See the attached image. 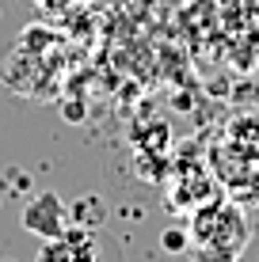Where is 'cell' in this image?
I'll return each mask as SVG.
<instances>
[{
    "mask_svg": "<svg viewBox=\"0 0 259 262\" xmlns=\"http://www.w3.org/2000/svg\"><path fill=\"white\" fill-rule=\"evenodd\" d=\"M206 160L221 190L259 202V114H233L206 137Z\"/></svg>",
    "mask_w": 259,
    "mask_h": 262,
    "instance_id": "cell-1",
    "label": "cell"
},
{
    "mask_svg": "<svg viewBox=\"0 0 259 262\" xmlns=\"http://www.w3.org/2000/svg\"><path fill=\"white\" fill-rule=\"evenodd\" d=\"M34 262H95V236L88 228H65L42 243Z\"/></svg>",
    "mask_w": 259,
    "mask_h": 262,
    "instance_id": "cell-6",
    "label": "cell"
},
{
    "mask_svg": "<svg viewBox=\"0 0 259 262\" xmlns=\"http://www.w3.org/2000/svg\"><path fill=\"white\" fill-rule=\"evenodd\" d=\"M225 4H233V0H225Z\"/></svg>",
    "mask_w": 259,
    "mask_h": 262,
    "instance_id": "cell-8",
    "label": "cell"
},
{
    "mask_svg": "<svg viewBox=\"0 0 259 262\" xmlns=\"http://www.w3.org/2000/svg\"><path fill=\"white\" fill-rule=\"evenodd\" d=\"M23 228L38 239H53L69 228V209L61 205V198L53 190H42L31 205L23 209Z\"/></svg>",
    "mask_w": 259,
    "mask_h": 262,
    "instance_id": "cell-5",
    "label": "cell"
},
{
    "mask_svg": "<svg viewBox=\"0 0 259 262\" xmlns=\"http://www.w3.org/2000/svg\"><path fill=\"white\" fill-rule=\"evenodd\" d=\"M76 0H34V8H38L42 15H50V19H61V15H69V8H73Z\"/></svg>",
    "mask_w": 259,
    "mask_h": 262,
    "instance_id": "cell-7",
    "label": "cell"
},
{
    "mask_svg": "<svg viewBox=\"0 0 259 262\" xmlns=\"http://www.w3.org/2000/svg\"><path fill=\"white\" fill-rule=\"evenodd\" d=\"M187 258L191 262H240L252 228H248L244 205L229 194H217L187 213Z\"/></svg>",
    "mask_w": 259,
    "mask_h": 262,
    "instance_id": "cell-2",
    "label": "cell"
},
{
    "mask_svg": "<svg viewBox=\"0 0 259 262\" xmlns=\"http://www.w3.org/2000/svg\"><path fill=\"white\" fill-rule=\"evenodd\" d=\"M76 4H84V0H76Z\"/></svg>",
    "mask_w": 259,
    "mask_h": 262,
    "instance_id": "cell-9",
    "label": "cell"
},
{
    "mask_svg": "<svg viewBox=\"0 0 259 262\" xmlns=\"http://www.w3.org/2000/svg\"><path fill=\"white\" fill-rule=\"evenodd\" d=\"M61 46L65 42L50 27H27V34L0 65V80L27 99H53L61 88V76H65V65L57 61Z\"/></svg>",
    "mask_w": 259,
    "mask_h": 262,
    "instance_id": "cell-3",
    "label": "cell"
},
{
    "mask_svg": "<svg viewBox=\"0 0 259 262\" xmlns=\"http://www.w3.org/2000/svg\"><path fill=\"white\" fill-rule=\"evenodd\" d=\"M168 205L175 213H191L202 202L225 194L221 183L213 179L210 160H206V141H191L172 156V171H168Z\"/></svg>",
    "mask_w": 259,
    "mask_h": 262,
    "instance_id": "cell-4",
    "label": "cell"
}]
</instances>
